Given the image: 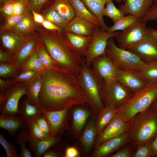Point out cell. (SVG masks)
I'll return each mask as SVG.
<instances>
[{
	"label": "cell",
	"instance_id": "7402d4cb",
	"mask_svg": "<svg viewBox=\"0 0 157 157\" xmlns=\"http://www.w3.org/2000/svg\"><path fill=\"white\" fill-rule=\"evenodd\" d=\"M0 127L5 129L10 135L15 137L19 129L26 128V125L19 115H6L1 113Z\"/></svg>",
	"mask_w": 157,
	"mask_h": 157
},
{
	"label": "cell",
	"instance_id": "681fc988",
	"mask_svg": "<svg viewBox=\"0 0 157 157\" xmlns=\"http://www.w3.org/2000/svg\"><path fill=\"white\" fill-rule=\"evenodd\" d=\"M14 0H8L6 3L0 8L1 13L6 17L13 15Z\"/></svg>",
	"mask_w": 157,
	"mask_h": 157
},
{
	"label": "cell",
	"instance_id": "277c9868",
	"mask_svg": "<svg viewBox=\"0 0 157 157\" xmlns=\"http://www.w3.org/2000/svg\"><path fill=\"white\" fill-rule=\"evenodd\" d=\"M77 81L84 92L87 103L94 110L99 112L104 106L100 92L104 81L84 62L80 72L75 74Z\"/></svg>",
	"mask_w": 157,
	"mask_h": 157
},
{
	"label": "cell",
	"instance_id": "f1b7e54d",
	"mask_svg": "<svg viewBox=\"0 0 157 157\" xmlns=\"http://www.w3.org/2000/svg\"><path fill=\"white\" fill-rule=\"evenodd\" d=\"M28 13L27 11L21 20L9 31L26 35L34 30H36L38 27L36 22Z\"/></svg>",
	"mask_w": 157,
	"mask_h": 157
},
{
	"label": "cell",
	"instance_id": "83f0119b",
	"mask_svg": "<svg viewBox=\"0 0 157 157\" xmlns=\"http://www.w3.org/2000/svg\"><path fill=\"white\" fill-rule=\"evenodd\" d=\"M42 83V79L39 73L34 78L26 83L25 94L26 97L31 104L39 108L40 107L38 103V97Z\"/></svg>",
	"mask_w": 157,
	"mask_h": 157
},
{
	"label": "cell",
	"instance_id": "816d5d0a",
	"mask_svg": "<svg viewBox=\"0 0 157 157\" xmlns=\"http://www.w3.org/2000/svg\"><path fill=\"white\" fill-rule=\"evenodd\" d=\"M48 0H30L27 6V9L33 10L36 12Z\"/></svg>",
	"mask_w": 157,
	"mask_h": 157
},
{
	"label": "cell",
	"instance_id": "6f0895ef",
	"mask_svg": "<svg viewBox=\"0 0 157 157\" xmlns=\"http://www.w3.org/2000/svg\"><path fill=\"white\" fill-rule=\"evenodd\" d=\"M31 10L34 21L36 23L42 24L45 19L43 16L37 13L33 10Z\"/></svg>",
	"mask_w": 157,
	"mask_h": 157
},
{
	"label": "cell",
	"instance_id": "44dd1931",
	"mask_svg": "<svg viewBox=\"0 0 157 157\" xmlns=\"http://www.w3.org/2000/svg\"><path fill=\"white\" fill-rule=\"evenodd\" d=\"M29 149L33 152L36 157L42 156L50 147L59 143L60 138L52 136L41 140L35 139L26 135Z\"/></svg>",
	"mask_w": 157,
	"mask_h": 157
},
{
	"label": "cell",
	"instance_id": "9a60e30c",
	"mask_svg": "<svg viewBox=\"0 0 157 157\" xmlns=\"http://www.w3.org/2000/svg\"><path fill=\"white\" fill-rule=\"evenodd\" d=\"M129 142H130V140L128 133L104 141L95 147V149L91 156H108Z\"/></svg>",
	"mask_w": 157,
	"mask_h": 157
},
{
	"label": "cell",
	"instance_id": "52a82bcc",
	"mask_svg": "<svg viewBox=\"0 0 157 157\" xmlns=\"http://www.w3.org/2000/svg\"><path fill=\"white\" fill-rule=\"evenodd\" d=\"M134 94L116 80L109 82L104 81L100 92L104 106H112L117 108L127 103Z\"/></svg>",
	"mask_w": 157,
	"mask_h": 157
},
{
	"label": "cell",
	"instance_id": "4dcf8cb0",
	"mask_svg": "<svg viewBox=\"0 0 157 157\" xmlns=\"http://www.w3.org/2000/svg\"><path fill=\"white\" fill-rule=\"evenodd\" d=\"M69 0L74 10L76 16L100 27L97 17L88 10L80 0Z\"/></svg>",
	"mask_w": 157,
	"mask_h": 157
},
{
	"label": "cell",
	"instance_id": "91938a15",
	"mask_svg": "<svg viewBox=\"0 0 157 157\" xmlns=\"http://www.w3.org/2000/svg\"><path fill=\"white\" fill-rule=\"evenodd\" d=\"M147 33L148 35L154 38L157 41V30L151 28H148Z\"/></svg>",
	"mask_w": 157,
	"mask_h": 157
},
{
	"label": "cell",
	"instance_id": "680465c9",
	"mask_svg": "<svg viewBox=\"0 0 157 157\" xmlns=\"http://www.w3.org/2000/svg\"><path fill=\"white\" fill-rule=\"evenodd\" d=\"M151 145L153 152V157H157V135L153 140Z\"/></svg>",
	"mask_w": 157,
	"mask_h": 157
},
{
	"label": "cell",
	"instance_id": "94428289",
	"mask_svg": "<svg viewBox=\"0 0 157 157\" xmlns=\"http://www.w3.org/2000/svg\"><path fill=\"white\" fill-rule=\"evenodd\" d=\"M157 110V99L150 106Z\"/></svg>",
	"mask_w": 157,
	"mask_h": 157
},
{
	"label": "cell",
	"instance_id": "484cf974",
	"mask_svg": "<svg viewBox=\"0 0 157 157\" xmlns=\"http://www.w3.org/2000/svg\"><path fill=\"white\" fill-rule=\"evenodd\" d=\"M117 109L112 106H105L98 112L99 113L95 118L97 136L116 115Z\"/></svg>",
	"mask_w": 157,
	"mask_h": 157
},
{
	"label": "cell",
	"instance_id": "74e56055",
	"mask_svg": "<svg viewBox=\"0 0 157 157\" xmlns=\"http://www.w3.org/2000/svg\"><path fill=\"white\" fill-rule=\"evenodd\" d=\"M103 15L111 19L114 24L124 16L118 8L116 7L113 1H110L107 3L103 10Z\"/></svg>",
	"mask_w": 157,
	"mask_h": 157
},
{
	"label": "cell",
	"instance_id": "2e32d148",
	"mask_svg": "<svg viewBox=\"0 0 157 157\" xmlns=\"http://www.w3.org/2000/svg\"><path fill=\"white\" fill-rule=\"evenodd\" d=\"M92 70L106 82L116 80L117 68L105 55L95 59L90 67Z\"/></svg>",
	"mask_w": 157,
	"mask_h": 157
},
{
	"label": "cell",
	"instance_id": "6125c7cd",
	"mask_svg": "<svg viewBox=\"0 0 157 157\" xmlns=\"http://www.w3.org/2000/svg\"><path fill=\"white\" fill-rule=\"evenodd\" d=\"M153 4L157 6V0H154Z\"/></svg>",
	"mask_w": 157,
	"mask_h": 157
},
{
	"label": "cell",
	"instance_id": "f35d334b",
	"mask_svg": "<svg viewBox=\"0 0 157 157\" xmlns=\"http://www.w3.org/2000/svg\"><path fill=\"white\" fill-rule=\"evenodd\" d=\"M40 72L32 70H26L18 73L16 76L9 79L12 84L17 83H27L35 77Z\"/></svg>",
	"mask_w": 157,
	"mask_h": 157
},
{
	"label": "cell",
	"instance_id": "ee69618b",
	"mask_svg": "<svg viewBox=\"0 0 157 157\" xmlns=\"http://www.w3.org/2000/svg\"><path fill=\"white\" fill-rule=\"evenodd\" d=\"M151 143H147L137 146L132 157H153V152Z\"/></svg>",
	"mask_w": 157,
	"mask_h": 157
},
{
	"label": "cell",
	"instance_id": "d4e9b609",
	"mask_svg": "<svg viewBox=\"0 0 157 157\" xmlns=\"http://www.w3.org/2000/svg\"><path fill=\"white\" fill-rule=\"evenodd\" d=\"M19 115L26 123V126L42 113L39 108L31 104L26 97L18 106Z\"/></svg>",
	"mask_w": 157,
	"mask_h": 157
},
{
	"label": "cell",
	"instance_id": "4316f807",
	"mask_svg": "<svg viewBox=\"0 0 157 157\" xmlns=\"http://www.w3.org/2000/svg\"><path fill=\"white\" fill-rule=\"evenodd\" d=\"M97 137L95 118L92 119L88 123L81 137V143L85 154H87L94 144Z\"/></svg>",
	"mask_w": 157,
	"mask_h": 157
},
{
	"label": "cell",
	"instance_id": "5b68a950",
	"mask_svg": "<svg viewBox=\"0 0 157 157\" xmlns=\"http://www.w3.org/2000/svg\"><path fill=\"white\" fill-rule=\"evenodd\" d=\"M157 99V82L148 84L117 108V113L124 120L128 121L136 114L149 108Z\"/></svg>",
	"mask_w": 157,
	"mask_h": 157
},
{
	"label": "cell",
	"instance_id": "7bdbcfd3",
	"mask_svg": "<svg viewBox=\"0 0 157 157\" xmlns=\"http://www.w3.org/2000/svg\"><path fill=\"white\" fill-rule=\"evenodd\" d=\"M136 147L131 142L127 143L115 153L108 156L109 157H132Z\"/></svg>",
	"mask_w": 157,
	"mask_h": 157
},
{
	"label": "cell",
	"instance_id": "b9f144b4",
	"mask_svg": "<svg viewBox=\"0 0 157 157\" xmlns=\"http://www.w3.org/2000/svg\"><path fill=\"white\" fill-rule=\"evenodd\" d=\"M18 73V69L10 63H0V77L10 78Z\"/></svg>",
	"mask_w": 157,
	"mask_h": 157
},
{
	"label": "cell",
	"instance_id": "7a4b0ae2",
	"mask_svg": "<svg viewBox=\"0 0 157 157\" xmlns=\"http://www.w3.org/2000/svg\"><path fill=\"white\" fill-rule=\"evenodd\" d=\"M38 38L44 44L55 65L75 74L80 71L84 58L72 48L62 32L38 27Z\"/></svg>",
	"mask_w": 157,
	"mask_h": 157
},
{
	"label": "cell",
	"instance_id": "db71d44e",
	"mask_svg": "<svg viewBox=\"0 0 157 157\" xmlns=\"http://www.w3.org/2000/svg\"><path fill=\"white\" fill-rule=\"evenodd\" d=\"M13 56L1 49L0 50V63L11 62L12 60Z\"/></svg>",
	"mask_w": 157,
	"mask_h": 157
},
{
	"label": "cell",
	"instance_id": "ab89813d",
	"mask_svg": "<svg viewBox=\"0 0 157 157\" xmlns=\"http://www.w3.org/2000/svg\"><path fill=\"white\" fill-rule=\"evenodd\" d=\"M37 51L39 60L45 69L50 68L56 66L44 44L39 47Z\"/></svg>",
	"mask_w": 157,
	"mask_h": 157
},
{
	"label": "cell",
	"instance_id": "f6af8a7d",
	"mask_svg": "<svg viewBox=\"0 0 157 157\" xmlns=\"http://www.w3.org/2000/svg\"><path fill=\"white\" fill-rule=\"evenodd\" d=\"M0 143L4 148L7 157H20V154L17 153L16 147L6 139L3 133L0 134Z\"/></svg>",
	"mask_w": 157,
	"mask_h": 157
},
{
	"label": "cell",
	"instance_id": "be15d7a7",
	"mask_svg": "<svg viewBox=\"0 0 157 157\" xmlns=\"http://www.w3.org/2000/svg\"><path fill=\"white\" fill-rule=\"evenodd\" d=\"M1 1L4 4L6 3L8 0H1Z\"/></svg>",
	"mask_w": 157,
	"mask_h": 157
},
{
	"label": "cell",
	"instance_id": "8992f818",
	"mask_svg": "<svg viewBox=\"0 0 157 157\" xmlns=\"http://www.w3.org/2000/svg\"><path fill=\"white\" fill-rule=\"evenodd\" d=\"M105 55L117 68L122 70L140 72L146 63L134 53L117 46L113 38L108 41Z\"/></svg>",
	"mask_w": 157,
	"mask_h": 157
},
{
	"label": "cell",
	"instance_id": "7dc6e473",
	"mask_svg": "<svg viewBox=\"0 0 157 157\" xmlns=\"http://www.w3.org/2000/svg\"><path fill=\"white\" fill-rule=\"evenodd\" d=\"M30 0H14L13 15L24 14L28 10V5Z\"/></svg>",
	"mask_w": 157,
	"mask_h": 157
},
{
	"label": "cell",
	"instance_id": "7c38bea8",
	"mask_svg": "<svg viewBox=\"0 0 157 157\" xmlns=\"http://www.w3.org/2000/svg\"><path fill=\"white\" fill-rule=\"evenodd\" d=\"M128 121L123 119L118 115H116L98 135L94 144L95 147L104 141L127 133Z\"/></svg>",
	"mask_w": 157,
	"mask_h": 157
},
{
	"label": "cell",
	"instance_id": "c3c4849f",
	"mask_svg": "<svg viewBox=\"0 0 157 157\" xmlns=\"http://www.w3.org/2000/svg\"><path fill=\"white\" fill-rule=\"evenodd\" d=\"M35 121L43 132L48 137L51 136L50 127L47 120L42 113L36 119Z\"/></svg>",
	"mask_w": 157,
	"mask_h": 157
},
{
	"label": "cell",
	"instance_id": "9c48e42d",
	"mask_svg": "<svg viewBox=\"0 0 157 157\" xmlns=\"http://www.w3.org/2000/svg\"><path fill=\"white\" fill-rule=\"evenodd\" d=\"M120 31L108 33L100 26H96L91 35V39L84 57L86 65L90 67L95 59L105 54L108 40L115 37Z\"/></svg>",
	"mask_w": 157,
	"mask_h": 157
},
{
	"label": "cell",
	"instance_id": "ba28073f",
	"mask_svg": "<svg viewBox=\"0 0 157 157\" xmlns=\"http://www.w3.org/2000/svg\"><path fill=\"white\" fill-rule=\"evenodd\" d=\"M26 83L13 84L0 93V111L6 115H19V101L25 95Z\"/></svg>",
	"mask_w": 157,
	"mask_h": 157
},
{
	"label": "cell",
	"instance_id": "8d00e7d4",
	"mask_svg": "<svg viewBox=\"0 0 157 157\" xmlns=\"http://www.w3.org/2000/svg\"><path fill=\"white\" fill-rule=\"evenodd\" d=\"M45 69L38 58L37 51L22 66L19 72L26 70H32L40 72Z\"/></svg>",
	"mask_w": 157,
	"mask_h": 157
},
{
	"label": "cell",
	"instance_id": "ac0fdd59",
	"mask_svg": "<svg viewBox=\"0 0 157 157\" xmlns=\"http://www.w3.org/2000/svg\"><path fill=\"white\" fill-rule=\"evenodd\" d=\"M116 80L131 90L134 93L145 88L148 84L139 72L116 69Z\"/></svg>",
	"mask_w": 157,
	"mask_h": 157
},
{
	"label": "cell",
	"instance_id": "9f6ffc18",
	"mask_svg": "<svg viewBox=\"0 0 157 157\" xmlns=\"http://www.w3.org/2000/svg\"><path fill=\"white\" fill-rule=\"evenodd\" d=\"M13 84L10 81L5 80L0 78V93L2 92Z\"/></svg>",
	"mask_w": 157,
	"mask_h": 157
},
{
	"label": "cell",
	"instance_id": "d590c367",
	"mask_svg": "<svg viewBox=\"0 0 157 157\" xmlns=\"http://www.w3.org/2000/svg\"><path fill=\"white\" fill-rule=\"evenodd\" d=\"M16 143L19 144L21 148L20 157H32L30 151L26 147V143L28 142L26 128L22 129L17 133L15 138Z\"/></svg>",
	"mask_w": 157,
	"mask_h": 157
},
{
	"label": "cell",
	"instance_id": "603a6c76",
	"mask_svg": "<svg viewBox=\"0 0 157 157\" xmlns=\"http://www.w3.org/2000/svg\"><path fill=\"white\" fill-rule=\"evenodd\" d=\"M63 33L74 51L84 58L91 39V36H85L65 32Z\"/></svg>",
	"mask_w": 157,
	"mask_h": 157
},
{
	"label": "cell",
	"instance_id": "836d02e7",
	"mask_svg": "<svg viewBox=\"0 0 157 157\" xmlns=\"http://www.w3.org/2000/svg\"><path fill=\"white\" fill-rule=\"evenodd\" d=\"M139 74L148 83L157 82V61L146 63Z\"/></svg>",
	"mask_w": 157,
	"mask_h": 157
},
{
	"label": "cell",
	"instance_id": "3957f363",
	"mask_svg": "<svg viewBox=\"0 0 157 157\" xmlns=\"http://www.w3.org/2000/svg\"><path fill=\"white\" fill-rule=\"evenodd\" d=\"M130 142L135 147L151 143L157 135V110L151 106L128 121Z\"/></svg>",
	"mask_w": 157,
	"mask_h": 157
},
{
	"label": "cell",
	"instance_id": "f907efd6",
	"mask_svg": "<svg viewBox=\"0 0 157 157\" xmlns=\"http://www.w3.org/2000/svg\"><path fill=\"white\" fill-rule=\"evenodd\" d=\"M157 19V6L152 5L150 9L142 20L147 22L150 20Z\"/></svg>",
	"mask_w": 157,
	"mask_h": 157
},
{
	"label": "cell",
	"instance_id": "e7e4bbea",
	"mask_svg": "<svg viewBox=\"0 0 157 157\" xmlns=\"http://www.w3.org/2000/svg\"><path fill=\"white\" fill-rule=\"evenodd\" d=\"M125 1V0H123V1L124 2Z\"/></svg>",
	"mask_w": 157,
	"mask_h": 157
},
{
	"label": "cell",
	"instance_id": "e575fe53",
	"mask_svg": "<svg viewBox=\"0 0 157 157\" xmlns=\"http://www.w3.org/2000/svg\"><path fill=\"white\" fill-rule=\"evenodd\" d=\"M43 16L45 19L61 28L63 30L69 22L61 18L55 10L53 5L46 10Z\"/></svg>",
	"mask_w": 157,
	"mask_h": 157
},
{
	"label": "cell",
	"instance_id": "f5cc1de1",
	"mask_svg": "<svg viewBox=\"0 0 157 157\" xmlns=\"http://www.w3.org/2000/svg\"><path fill=\"white\" fill-rule=\"evenodd\" d=\"M41 24L46 29L58 32H62L63 30L50 21L44 19Z\"/></svg>",
	"mask_w": 157,
	"mask_h": 157
},
{
	"label": "cell",
	"instance_id": "30bf717a",
	"mask_svg": "<svg viewBox=\"0 0 157 157\" xmlns=\"http://www.w3.org/2000/svg\"><path fill=\"white\" fill-rule=\"evenodd\" d=\"M147 23L139 20L121 31L115 37L117 46L127 50L144 40L148 36Z\"/></svg>",
	"mask_w": 157,
	"mask_h": 157
},
{
	"label": "cell",
	"instance_id": "11a10c76",
	"mask_svg": "<svg viewBox=\"0 0 157 157\" xmlns=\"http://www.w3.org/2000/svg\"><path fill=\"white\" fill-rule=\"evenodd\" d=\"M78 155V152L76 148L73 147H69L65 150L64 157H77Z\"/></svg>",
	"mask_w": 157,
	"mask_h": 157
},
{
	"label": "cell",
	"instance_id": "60d3db41",
	"mask_svg": "<svg viewBox=\"0 0 157 157\" xmlns=\"http://www.w3.org/2000/svg\"><path fill=\"white\" fill-rule=\"evenodd\" d=\"M26 131L27 135L37 140L48 137L42 131L35 120L26 126Z\"/></svg>",
	"mask_w": 157,
	"mask_h": 157
},
{
	"label": "cell",
	"instance_id": "f546056e",
	"mask_svg": "<svg viewBox=\"0 0 157 157\" xmlns=\"http://www.w3.org/2000/svg\"><path fill=\"white\" fill-rule=\"evenodd\" d=\"M52 5L59 15L68 22H70L76 16L69 0H55Z\"/></svg>",
	"mask_w": 157,
	"mask_h": 157
},
{
	"label": "cell",
	"instance_id": "6da1fadb",
	"mask_svg": "<svg viewBox=\"0 0 157 157\" xmlns=\"http://www.w3.org/2000/svg\"><path fill=\"white\" fill-rule=\"evenodd\" d=\"M40 74L42 85L38 96L40 108L49 111L85 106L86 95L72 71L57 66L44 69Z\"/></svg>",
	"mask_w": 157,
	"mask_h": 157
},
{
	"label": "cell",
	"instance_id": "bcb514c9",
	"mask_svg": "<svg viewBox=\"0 0 157 157\" xmlns=\"http://www.w3.org/2000/svg\"><path fill=\"white\" fill-rule=\"evenodd\" d=\"M25 13L22 15H13L6 17V20L2 29L3 32L9 31L14 27L22 18Z\"/></svg>",
	"mask_w": 157,
	"mask_h": 157
},
{
	"label": "cell",
	"instance_id": "d6a6232c",
	"mask_svg": "<svg viewBox=\"0 0 157 157\" xmlns=\"http://www.w3.org/2000/svg\"><path fill=\"white\" fill-rule=\"evenodd\" d=\"M139 20L135 16L127 14L124 15L113 25L109 27L106 31L108 33H112L118 31H124Z\"/></svg>",
	"mask_w": 157,
	"mask_h": 157
},
{
	"label": "cell",
	"instance_id": "ffe728a7",
	"mask_svg": "<svg viewBox=\"0 0 157 157\" xmlns=\"http://www.w3.org/2000/svg\"><path fill=\"white\" fill-rule=\"evenodd\" d=\"M96 26L94 24L76 16L69 22L63 31L80 35L91 36Z\"/></svg>",
	"mask_w": 157,
	"mask_h": 157
},
{
	"label": "cell",
	"instance_id": "1f68e13d",
	"mask_svg": "<svg viewBox=\"0 0 157 157\" xmlns=\"http://www.w3.org/2000/svg\"><path fill=\"white\" fill-rule=\"evenodd\" d=\"M87 110L81 107L75 108L73 114V122L74 129L77 133L82 130L90 115Z\"/></svg>",
	"mask_w": 157,
	"mask_h": 157
},
{
	"label": "cell",
	"instance_id": "5bb4252c",
	"mask_svg": "<svg viewBox=\"0 0 157 157\" xmlns=\"http://www.w3.org/2000/svg\"><path fill=\"white\" fill-rule=\"evenodd\" d=\"M127 50L146 63L157 61V41L148 35L144 40Z\"/></svg>",
	"mask_w": 157,
	"mask_h": 157
},
{
	"label": "cell",
	"instance_id": "4fadbf2b",
	"mask_svg": "<svg viewBox=\"0 0 157 157\" xmlns=\"http://www.w3.org/2000/svg\"><path fill=\"white\" fill-rule=\"evenodd\" d=\"M44 44L39 38L29 37L23 44L13 56L10 63L18 71L38 49Z\"/></svg>",
	"mask_w": 157,
	"mask_h": 157
},
{
	"label": "cell",
	"instance_id": "e0dca14e",
	"mask_svg": "<svg viewBox=\"0 0 157 157\" xmlns=\"http://www.w3.org/2000/svg\"><path fill=\"white\" fill-rule=\"evenodd\" d=\"M154 0H125L118 9L124 15L131 14L142 20L149 12Z\"/></svg>",
	"mask_w": 157,
	"mask_h": 157
},
{
	"label": "cell",
	"instance_id": "cb8c5ba5",
	"mask_svg": "<svg viewBox=\"0 0 157 157\" xmlns=\"http://www.w3.org/2000/svg\"><path fill=\"white\" fill-rule=\"evenodd\" d=\"M80 0L88 10L97 17L100 23V27L106 31L109 27L106 24L103 15L105 6L110 1H115L118 3H121L123 1V0Z\"/></svg>",
	"mask_w": 157,
	"mask_h": 157
},
{
	"label": "cell",
	"instance_id": "8fae6325",
	"mask_svg": "<svg viewBox=\"0 0 157 157\" xmlns=\"http://www.w3.org/2000/svg\"><path fill=\"white\" fill-rule=\"evenodd\" d=\"M70 107L62 110L49 111L40 108L48 123L51 136L60 138L67 128V119Z\"/></svg>",
	"mask_w": 157,
	"mask_h": 157
},
{
	"label": "cell",
	"instance_id": "d6986e66",
	"mask_svg": "<svg viewBox=\"0 0 157 157\" xmlns=\"http://www.w3.org/2000/svg\"><path fill=\"white\" fill-rule=\"evenodd\" d=\"M8 31L1 36L2 47L5 51L14 56L29 37Z\"/></svg>",
	"mask_w": 157,
	"mask_h": 157
}]
</instances>
